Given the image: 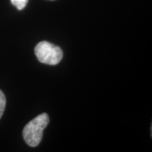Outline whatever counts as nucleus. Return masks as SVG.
Listing matches in <instances>:
<instances>
[{
    "label": "nucleus",
    "instance_id": "5",
    "mask_svg": "<svg viewBox=\"0 0 152 152\" xmlns=\"http://www.w3.org/2000/svg\"><path fill=\"white\" fill-rule=\"evenodd\" d=\"M51 1H53V0H51Z\"/></svg>",
    "mask_w": 152,
    "mask_h": 152
},
{
    "label": "nucleus",
    "instance_id": "3",
    "mask_svg": "<svg viewBox=\"0 0 152 152\" xmlns=\"http://www.w3.org/2000/svg\"><path fill=\"white\" fill-rule=\"evenodd\" d=\"M11 1L18 10H22L26 7L28 0H11Z\"/></svg>",
    "mask_w": 152,
    "mask_h": 152
},
{
    "label": "nucleus",
    "instance_id": "4",
    "mask_svg": "<svg viewBox=\"0 0 152 152\" xmlns=\"http://www.w3.org/2000/svg\"><path fill=\"white\" fill-rule=\"evenodd\" d=\"M6 106V97L2 91L0 90V118L2 116Z\"/></svg>",
    "mask_w": 152,
    "mask_h": 152
},
{
    "label": "nucleus",
    "instance_id": "1",
    "mask_svg": "<svg viewBox=\"0 0 152 152\" xmlns=\"http://www.w3.org/2000/svg\"><path fill=\"white\" fill-rule=\"evenodd\" d=\"M49 122V116L45 113L30 121L23 130V137L26 144L32 147L39 145L42 139L44 129L47 126Z\"/></svg>",
    "mask_w": 152,
    "mask_h": 152
},
{
    "label": "nucleus",
    "instance_id": "2",
    "mask_svg": "<svg viewBox=\"0 0 152 152\" xmlns=\"http://www.w3.org/2000/svg\"><path fill=\"white\" fill-rule=\"evenodd\" d=\"M35 53L39 62L47 65H56L63 58L61 49L47 41L38 43L35 48Z\"/></svg>",
    "mask_w": 152,
    "mask_h": 152
}]
</instances>
